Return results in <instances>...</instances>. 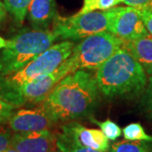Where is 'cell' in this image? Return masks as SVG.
Returning a JSON list of instances; mask_svg holds the SVG:
<instances>
[{
	"instance_id": "cell-1",
	"label": "cell",
	"mask_w": 152,
	"mask_h": 152,
	"mask_svg": "<svg viewBox=\"0 0 152 152\" xmlns=\"http://www.w3.org/2000/svg\"><path fill=\"white\" fill-rule=\"evenodd\" d=\"M96 75L78 69L65 76L42 102L56 124L90 118L99 103Z\"/></svg>"
},
{
	"instance_id": "cell-2",
	"label": "cell",
	"mask_w": 152,
	"mask_h": 152,
	"mask_svg": "<svg viewBox=\"0 0 152 152\" xmlns=\"http://www.w3.org/2000/svg\"><path fill=\"white\" fill-rule=\"evenodd\" d=\"M95 75L100 93L108 99L137 96L148 83L145 71L124 47L100 66Z\"/></svg>"
},
{
	"instance_id": "cell-3",
	"label": "cell",
	"mask_w": 152,
	"mask_h": 152,
	"mask_svg": "<svg viewBox=\"0 0 152 152\" xmlns=\"http://www.w3.org/2000/svg\"><path fill=\"white\" fill-rule=\"evenodd\" d=\"M74 47L73 41L68 40L53 44L20 70L10 75H0V98L15 108L20 107L18 89L55 70L70 57Z\"/></svg>"
},
{
	"instance_id": "cell-4",
	"label": "cell",
	"mask_w": 152,
	"mask_h": 152,
	"mask_svg": "<svg viewBox=\"0 0 152 152\" xmlns=\"http://www.w3.org/2000/svg\"><path fill=\"white\" fill-rule=\"evenodd\" d=\"M58 39L53 30L24 29L10 40L0 53V75L16 73L53 46Z\"/></svg>"
},
{
	"instance_id": "cell-5",
	"label": "cell",
	"mask_w": 152,
	"mask_h": 152,
	"mask_svg": "<svg viewBox=\"0 0 152 152\" xmlns=\"http://www.w3.org/2000/svg\"><path fill=\"white\" fill-rule=\"evenodd\" d=\"M124 41L108 31L91 35L75 45L68 58L74 70L97 69L124 47Z\"/></svg>"
},
{
	"instance_id": "cell-6",
	"label": "cell",
	"mask_w": 152,
	"mask_h": 152,
	"mask_svg": "<svg viewBox=\"0 0 152 152\" xmlns=\"http://www.w3.org/2000/svg\"><path fill=\"white\" fill-rule=\"evenodd\" d=\"M113 16V8L107 10L76 14L70 17H57L53 31L63 40H82L93 34L108 30Z\"/></svg>"
},
{
	"instance_id": "cell-7",
	"label": "cell",
	"mask_w": 152,
	"mask_h": 152,
	"mask_svg": "<svg viewBox=\"0 0 152 152\" xmlns=\"http://www.w3.org/2000/svg\"><path fill=\"white\" fill-rule=\"evenodd\" d=\"M73 72H75L73 66L69 59H66L61 65L48 75L23 85L17 91L20 106L22 107L27 103L33 105L42 103L54 87L65 76Z\"/></svg>"
},
{
	"instance_id": "cell-8",
	"label": "cell",
	"mask_w": 152,
	"mask_h": 152,
	"mask_svg": "<svg viewBox=\"0 0 152 152\" xmlns=\"http://www.w3.org/2000/svg\"><path fill=\"white\" fill-rule=\"evenodd\" d=\"M108 31L124 42L133 41L149 34L138 8L114 7Z\"/></svg>"
},
{
	"instance_id": "cell-9",
	"label": "cell",
	"mask_w": 152,
	"mask_h": 152,
	"mask_svg": "<svg viewBox=\"0 0 152 152\" xmlns=\"http://www.w3.org/2000/svg\"><path fill=\"white\" fill-rule=\"evenodd\" d=\"M7 123L14 133L51 130L56 124L45 110L42 103L35 104L32 107L15 111Z\"/></svg>"
},
{
	"instance_id": "cell-10",
	"label": "cell",
	"mask_w": 152,
	"mask_h": 152,
	"mask_svg": "<svg viewBox=\"0 0 152 152\" xmlns=\"http://www.w3.org/2000/svg\"><path fill=\"white\" fill-rule=\"evenodd\" d=\"M60 135L78 145L107 152L110 143L107 137L100 129H87L77 122L70 121L61 127Z\"/></svg>"
},
{
	"instance_id": "cell-11",
	"label": "cell",
	"mask_w": 152,
	"mask_h": 152,
	"mask_svg": "<svg viewBox=\"0 0 152 152\" xmlns=\"http://www.w3.org/2000/svg\"><path fill=\"white\" fill-rule=\"evenodd\" d=\"M57 134L52 130L15 133L10 147L18 152H53L58 150Z\"/></svg>"
},
{
	"instance_id": "cell-12",
	"label": "cell",
	"mask_w": 152,
	"mask_h": 152,
	"mask_svg": "<svg viewBox=\"0 0 152 152\" xmlns=\"http://www.w3.org/2000/svg\"><path fill=\"white\" fill-rule=\"evenodd\" d=\"M26 15L32 29L49 30L58 16L55 0H32Z\"/></svg>"
},
{
	"instance_id": "cell-13",
	"label": "cell",
	"mask_w": 152,
	"mask_h": 152,
	"mask_svg": "<svg viewBox=\"0 0 152 152\" xmlns=\"http://www.w3.org/2000/svg\"><path fill=\"white\" fill-rule=\"evenodd\" d=\"M124 48L140 63L146 75L152 76V36L148 34L133 41L124 42Z\"/></svg>"
},
{
	"instance_id": "cell-14",
	"label": "cell",
	"mask_w": 152,
	"mask_h": 152,
	"mask_svg": "<svg viewBox=\"0 0 152 152\" xmlns=\"http://www.w3.org/2000/svg\"><path fill=\"white\" fill-rule=\"evenodd\" d=\"M32 0H4L7 12L13 16L19 26L23 24L27 15L28 8Z\"/></svg>"
},
{
	"instance_id": "cell-15",
	"label": "cell",
	"mask_w": 152,
	"mask_h": 152,
	"mask_svg": "<svg viewBox=\"0 0 152 152\" xmlns=\"http://www.w3.org/2000/svg\"><path fill=\"white\" fill-rule=\"evenodd\" d=\"M110 152H151L150 147L144 141L122 140L113 143L110 146Z\"/></svg>"
},
{
	"instance_id": "cell-16",
	"label": "cell",
	"mask_w": 152,
	"mask_h": 152,
	"mask_svg": "<svg viewBox=\"0 0 152 152\" xmlns=\"http://www.w3.org/2000/svg\"><path fill=\"white\" fill-rule=\"evenodd\" d=\"M123 134L127 140L152 142V136L147 134L143 126L139 123L127 125L123 129Z\"/></svg>"
},
{
	"instance_id": "cell-17",
	"label": "cell",
	"mask_w": 152,
	"mask_h": 152,
	"mask_svg": "<svg viewBox=\"0 0 152 152\" xmlns=\"http://www.w3.org/2000/svg\"><path fill=\"white\" fill-rule=\"evenodd\" d=\"M123 0H84L83 7L78 14H86L96 10H107L114 8Z\"/></svg>"
},
{
	"instance_id": "cell-18",
	"label": "cell",
	"mask_w": 152,
	"mask_h": 152,
	"mask_svg": "<svg viewBox=\"0 0 152 152\" xmlns=\"http://www.w3.org/2000/svg\"><path fill=\"white\" fill-rule=\"evenodd\" d=\"M91 121L99 126L101 130L103 132L104 134L107 137L109 140L114 141L118 140L123 134V129H121L119 126L112 120L107 119L103 122H100L96 119H92Z\"/></svg>"
},
{
	"instance_id": "cell-19",
	"label": "cell",
	"mask_w": 152,
	"mask_h": 152,
	"mask_svg": "<svg viewBox=\"0 0 152 152\" xmlns=\"http://www.w3.org/2000/svg\"><path fill=\"white\" fill-rule=\"evenodd\" d=\"M57 146L61 152H105L88 147L78 145L75 143L66 140L65 138L62 137L59 134H57Z\"/></svg>"
},
{
	"instance_id": "cell-20",
	"label": "cell",
	"mask_w": 152,
	"mask_h": 152,
	"mask_svg": "<svg viewBox=\"0 0 152 152\" xmlns=\"http://www.w3.org/2000/svg\"><path fill=\"white\" fill-rule=\"evenodd\" d=\"M142 107L147 117L152 120V76H150L147 86L143 92Z\"/></svg>"
},
{
	"instance_id": "cell-21",
	"label": "cell",
	"mask_w": 152,
	"mask_h": 152,
	"mask_svg": "<svg viewBox=\"0 0 152 152\" xmlns=\"http://www.w3.org/2000/svg\"><path fill=\"white\" fill-rule=\"evenodd\" d=\"M15 107L0 98V124L6 123L14 113Z\"/></svg>"
},
{
	"instance_id": "cell-22",
	"label": "cell",
	"mask_w": 152,
	"mask_h": 152,
	"mask_svg": "<svg viewBox=\"0 0 152 152\" xmlns=\"http://www.w3.org/2000/svg\"><path fill=\"white\" fill-rule=\"evenodd\" d=\"M140 12L143 22L145 24V26L149 34L152 36V9L149 7H143L138 8Z\"/></svg>"
},
{
	"instance_id": "cell-23",
	"label": "cell",
	"mask_w": 152,
	"mask_h": 152,
	"mask_svg": "<svg viewBox=\"0 0 152 152\" xmlns=\"http://www.w3.org/2000/svg\"><path fill=\"white\" fill-rule=\"evenodd\" d=\"M11 138L10 133L0 127V152L4 151L10 147Z\"/></svg>"
},
{
	"instance_id": "cell-24",
	"label": "cell",
	"mask_w": 152,
	"mask_h": 152,
	"mask_svg": "<svg viewBox=\"0 0 152 152\" xmlns=\"http://www.w3.org/2000/svg\"><path fill=\"white\" fill-rule=\"evenodd\" d=\"M123 3L128 6L143 8L152 4V0H123Z\"/></svg>"
},
{
	"instance_id": "cell-25",
	"label": "cell",
	"mask_w": 152,
	"mask_h": 152,
	"mask_svg": "<svg viewBox=\"0 0 152 152\" xmlns=\"http://www.w3.org/2000/svg\"><path fill=\"white\" fill-rule=\"evenodd\" d=\"M6 12H7V10H6L4 4L0 1V22L4 20V18L5 17Z\"/></svg>"
},
{
	"instance_id": "cell-26",
	"label": "cell",
	"mask_w": 152,
	"mask_h": 152,
	"mask_svg": "<svg viewBox=\"0 0 152 152\" xmlns=\"http://www.w3.org/2000/svg\"><path fill=\"white\" fill-rule=\"evenodd\" d=\"M6 43H7V40H4L2 37H0V50L5 48Z\"/></svg>"
},
{
	"instance_id": "cell-27",
	"label": "cell",
	"mask_w": 152,
	"mask_h": 152,
	"mask_svg": "<svg viewBox=\"0 0 152 152\" xmlns=\"http://www.w3.org/2000/svg\"><path fill=\"white\" fill-rule=\"evenodd\" d=\"M53 152H61V151H60L58 149V150H56V151H53Z\"/></svg>"
},
{
	"instance_id": "cell-28",
	"label": "cell",
	"mask_w": 152,
	"mask_h": 152,
	"mask_svg": "<svg viewBox=\"0 0 152 152\" xmlns=\"http://www.w3.org/2000/svg\"><path fill=\"white\" fill-rule=\"evenodd\" d=\"M147 7H149V8H151V9H152V4H151V5H149V6H147Z\"/></svg>"
},
{
	"instance_id": "cell-29",
	"label": "cell",
	"mask_w": 152,
	"mask_h": 152,
	"mask_svg": "<svg viewBox=\"0 0 152 152\" xmlns=\"http://www.w3.org/2000/svg\"><path fill=\"white\" fill-rule=\"evenodd\" d=\"M3 152H8V151H7V150H6V151H3Z\"/></svg>"
},
{
	"instance_id": "cell-30",
	"label": "cell",
	"mask_w": 152,
	"mask_h": 152,
	"mask_svg": "<svg viewBox=\"0 0 152 152\" xmlns=\"http://www.w3.org/2000/svg\"><path fill=\"white\" fill-rule=\"evenodd\" d=\"M0 1H1V0H0Z\"/></svg>"
}]
</instances>
